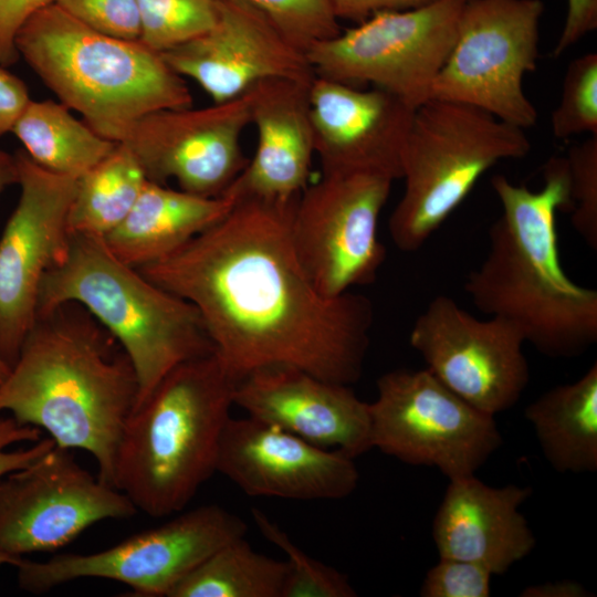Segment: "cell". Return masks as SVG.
Wrapping results in <instances>:
<instances>
[{"mask_svg":"<svg viewBox=\"0 0 597 597\" xmlns=\"http://www.w3.org/2000/svg\"><path fill=\"white\" fill-rule=\"evenodd\" d=\"M297 197H235L219 221L138 270L196 307L214 355L235 379L286 366L350 386L363 373L373 305L364 295L326 296L314 285L291 237Z\"/></svg>","mask_w":597,"mask_h":597,"instance_id":"obj_1","label":"cell"},{"mask_svg":"<svg viewBox=\"0 0 597 597\" xmlns=\"http://www.w3.org/2000/svg\"><path fill=\"white\" fill-rule=\"evenodd\" d=\"M138 383L118 342L81 305L39 314L0 384V412L88 452L113 486L114 462ZM114 488V486H113Z\"/></svg>","mask_w":597,"mask_h":597,"instance_id":"obj_2","label":"cell"},{"mask_svg":"<svg viewBox=\"0 0 597 597\" xmlns=\"http://www.w3.org/2000/svg\"><path fill=\"white\" fill-rule=\"evenodd\" d=\"M542 172L536 191L492 177L502 212L464 290L480 312L513 323L540 353L574 357L597 343V291L574 282L559 258L556 214L569 207L566 157L552 156Z\"/></svg>","mask_w":597,"mask_h":597,"instance_id":"obj_3","label":"cell"},{"mask_svg":"<svg viewBox=\"0 0 597 597\" xmlns=\"http://www.w3.org/2000/svg\"><path fill=\"white\" fill-rule=\"evenodd\" d=\"M214 353L172 368L126 420L113 486L153 517L181 512L217 472L238 384Z\"/></svg>","mask_w":597,"mask_h":597,"instance_id":"obj_4","label":"cell"},{"mask_svg":"<svg viewBox=\"0 0 597 597\" xmlns=\"http://www.w3.org/2000/svg\"><path fill=\"white\" fill-rule=\"evenodd\" d=\"M22 57L70 109L101 136L139 117L192 105L184 78L139 40L105 34L55 3L34 13L15 38Z\"/></svg>","mask_w":597,"mask_h":597,"instance_id":"obj_5","label":"cell"},{"mask_svg":"<svg viewBox=\"0 0 597 597\" xmlns=\"http://www.w3.org/2000/svg\"><path fill=\"white\" fill-rule=\"evenodd\" d=\"M64 303L83 306L118 342L136 374L135 407L172 368L213 353L196 307L121 261L103 238L71 233L44 275L38 315Z\"/></svg>","mask_w":597,"mask_h":597,"instance_id":"obj_6","label":"cell"},{"mask_svg":"<svg viewBox=\"0 0 597 597\" xmlns=\"http://www.w3.org/2000/svg\"><path fill=\"white\" fill-rule=\"evenodd\" d=\"M530 150L523 128L483 109L437 98L419 105L401 155L404 191L388 221L395 245L420 249L484 172Z\"/></svg>","mask_w":597,"mask_h":597,"instance_id":"obj_7","label":"cell"},{"mask_svg":"<svg viewBox=\"0 0 597 597\" xmlns=\"http://www.w3.org/2000/svg\"><path fill=\"white\" fill-rule=\"evenodd\" d=\"M371 448L449 480L474 475L502 444L494 416L462 399L426 369L377 379L369 404Z\"/></svg>","mask_w":597,"mask_h":597,"instance_id":"obj_8","label":"cell"},{"mask_svg":"<svg viewBox=\"0 0 597 597\" xmlns=\"http://www.w3.org/2000/svg\"><path fill=\"white\" fill-rule=\"evenodd\" d=\"M465 0L374 13L306 52L315 75L385 90L413 108L430 100L431 85L454 44Z\"/></svg>","mask_w":597,"mask_h":597,"instance_id":"obj_9","label":"cell"},{"mask_svg":"<svg viewBox=\"0 0 597 597\" xmlns=\"http://www.w3.org/2000/svg\"><path fill=\"white\" fill-rule=\"evenodd\" d=\"M543 11L541 0H465L430 98L470 105L523 129L533 126L537 111L523 78L536 69Z\"/></svg>","mask_w":597,"mask_h":597,"instance_id":"obj_10","label":"cell"},{"mask_svg":"<svg viewBox=\"0 0 597 597\" xmlns=\"http://www.w3.org/2000/svg\"><path fill=\"white\" fill-rule=\"evenodd\" d=\"M247 532L240 516L207 504L100 552L64 553L43 562L21 557L18 582L29 593L43 594L75 579L104 578L130 587L134 596L168 597L208 556Z\"/></svg>","mask_w":597,"mask_h":597,"instance_id":"obj_11","label":"cell"},{"mask_svg":"<svg viewBox=\"0 0 597 597\" xmlns=\"http://www.w3.org/2000/svg\"><path fill=\"white\" fill-rule=\"evenodd\" d=\"M394 180L371 171L322 172L298 195L293 245L324 295L338 296L375 279L386 256L378 220Z\"/></svg>","mask_w":597,"mask_h":597,"instance_id":"obj_12","label":"cell"},{"mask_svg":"<svg viewBox=\"0 0 597 597\" xmlns=\"http://www.w3.org/2000/svg\"><path fill=\"white\" fill-rule=\"evenodd\" d=\"M136 512L124 493L93 476L72 450L54 446L0 479V551L14 557L53 552L98 522Z\"/></svg>","mask_w":597,"mask_h":597,"instance_id":"obj_13","label":"cell"},{"mask_svg":"<svg viewBox=\"0 0 597 597\" xmlns=\"http://www.w3.org/2000/svg\"><path fill=\"white\" fill-rule=\"evenodd\" d=\"M14 155L20 196L0 237V357L9 368L36 320L43 277L66 253L77 180L42 168L24 150Z\"/></svg>","mask_w":597,"mask_h":597,"instance_id":"obj_14","label":"cell"},{"mask_svg":"<svg viewBox=\"0 0 597 597\" xmlns=\"http://www.w3.org/2000/svg\"><path fill=\"white\" fill-rule=\"evenodd\" d=\"M409 343L443 385L493 416L513 407L530 380L520 329L499 316L478 318L447 295L416 318Z\"/></svg>","mask_w":597,"mask_h":597,"instance_id":"obj_15","label":"cell"},{"mask_svg":"<svg viewBox=\"0 0 597 597\" xmlns=\"http://www.w3.org/2000/svg\"><path fill=\"white\" fill-rule=\"evenodd\" d=\"M251 124V92L203 108H165L125 126L114 142L126 145L150 181L174 179L179 189L221 196L249 159L241 136Z\"/></svg>","mask_w":597,"mask_h":597,"instance_id":"obj_16","label":"cell"},{"mask_svg":"<svg viewBox=\"0 0 597 597\" xmlns=\"http://www.w3.org/2000/svg\"><path fill=\"white\" fill-rule=\"evenodd\" d=\"M160 55L213 103L240 97L264 80L311 82L315 76L306 52L244 0H217V18L208 31Z\"/></svg>","mask_w":597,"mask_h":597,"instance_id":"obj_17","label":"cell"},{"mask_svg":"<svg viewBox=\"0 0 597 597\" xmlns=\"http://www.w3.org/2000/svg\"><path fill=\"white\" fill-rule=\"evenodd\" d=\"M217 472L250 496L303 501L344 499L359 480L353 458L250 416L227 422Z\"/></svg>","mask_w":597,"mask_h":597,"instance_id":"obj_18","label":"cell"},{"mask_svg":"<svg viewBox=\"0 0 597 597\" xmlns=\"http://www.w3.org/2000/svg\"><path fill=\"white\" fill-rule=\"evenodd\" d=\"M322 172L371 171L401 178L415 109L396 95L315 75L308 88Z\"/></svg>","mask_w":597,"mask_h":597,"instance_id":"obj_19","label":"cell"},{"mask_svg":"<svg viewBox=\"0 0 597 597\" xmlns=\"http://www.w3.org/2000/svg\"><path fill=\"white\" fill-rule=\"evenodd\" d=\"M233 400L247 416L349 458L373 449L369 404L349 385L294 367L272 366L241 378Z\"/></svg>","mask_w":597,"mask_h":597,"instance_id":"obj_20","label":"cell"},{"mask_svg":"<svg viewBox=\"0 0 597 597\" xmlns=\"http://www.w3.org/2000/svg\"><path fill=\"white\" fill-rule=\"evenodd\" d=\"M530 486L488 485L475 475L450 480L432 522L440 557L470 561L503 575L536 544L520 506Z\"/></svg>","mask_w":597,"mask_h":597,"instance_id":"obj_21","label":"cell"},{"mask_svg":"<svg viewBox=\"0 0 597 597\" xmlns=\"http://www.w3.org/2000/svg\"><path fill=\"white\" fill-rule=\"evenodd\" d=\"M311 82L269 78L250 90L256 148L226 191L234 197L289 200L308 185L315 155L308 102Z\"/></svg>","mask_w":597,"mask_h":597,"instance_id":"obj_22","label":"cell"},{"mask_svg":"<svg viewBox=\"0 0 597 597\" xmlns=\"http://www.w3.org/2000/svg\"><path fill=\"white\" fill-rule=\"evenodd\" d=\"M235 197H202L147 180L130 212L104 239L124 263L139 269L166 258L219 221Z\"/></svg>","mask_w":597,"mask_h":597,"instance_id":"obj_23","label":"cell"},{"mask_svg":"<svg viewBox=\"0 0 597 597\" xmlns=\"http://www.w3.org/2000/svg\"><path fill=\"white\" fill-rule=\"evenodd\" d=\"M547 462L558 472L597 470V364L525 408Z\"/></svg>","mask_w":597,"mask_h":597,"instance_id":"obj_24","label":"cell"},{"mask_svg":"<svg viewBox=\"0 0 597 597\" xmlns=\"http://www.w3.org/2000/svg\"><path fill=\"white\" fill-rule=\"evenodd\" d=\"M11 133L42 168L78 178L117 145L76 119L61 102L30 101Z\"/></svg>","mask_w":597,"mask_h":597,"instance_id":"obj_25","label":"cell"},{"mask_svg":"<svg viewBox=\"0 0 597 597\" xmlns=\"http://www.w3.org/2000/svg\"><path fill=\"white\" fill-rule=\"evenodd\" d=\"M147 180L132 150L117 143L77 178L67 218L70 233L105 238L130 212Z\"/></svg>","mask_w":597,"mask_h":597,"instance_id":"obj_26","label":"cell"},{"mask_svg":"<svg viewBox=\"0 0 597 597\" xmlns=\"http://www.w3.org/2000/svg\"><path fill=\"white\" fill-rule=\"evenodd\" d=\"M286 561L254 551L245 536L218 548L168 597H282Z\"/></svg>","mask_w":597,"mask_h":597,"instance_id":"obj_27","label":"cell"},{"mask_svg":"<svg viewBox=\"0 0 597 597\" xmlns=\"http://www.w3.org/2000/svg\"><path fill=\"white\" fill-rule=\"evenodd\" d=\"M251 516L260 533L287 557V574L282 597L357 596L347 575L308 556L262 510L253 507Z\"/></svg>","mask_w":597,"mask_h":597,"instance_id":"obj_28","label":"cell"},{"mask_svg":"<svg viewBox=\"0 0 597 597\" xmlns=\"http://www.w3.org/2000/svg\"><path fill=\"white\" fill-rule=\"evenodd\" d=\"M139 41L163 53L208 31L217 18V0H136Z\"/></svg>","mask_w":597,"mask_h":597,"instance_id":"obj_29","label":"cell"},{"mask_svg":"<svg viewBox=\"0 0 597 597\" xmlns=\"http://www.w3.org/2000/svg\"><path fill=\"white\" fill-rule=\"evenodd\" d=\"M556 138L597 135V54L589 52L567 66L559 104L552 113Z\"/></svg>","mask_w":597,"mask_h":597,"instance_id":"obj_30","label":"cell"},{"mask_svg":"<svg viewBox=\"0 0 597 597\" xmlns=\"http://www.w3.org/2000/svg\"><path fill=\"white\" fill-rule=\"evenodd\" d=\"M262 11L297 48L307 52L315 43L342 30L329 0H244Z\"/></svg>","mask_w":597,"mask_h":597,"instance_id":"obj_31","label":"cell"},{"mask_svg":"<svg viewBox=\"0 0 597 597\" xmlns=\"http://www.w3.org/2000/svg\"><path fill=\"white\" fill-rule=\"evenodd\" d=\"M566 157L573 228L597 249V135L573 145Z\"/></svg>","mask_w":597,"mask_h":597,"instance_id":"obj_32","label":"cell"},{"mask_svg":"<svg viewBox=\"0 0 597 597\" xmlns=\"http://www.w3.org/2000/svg\"><path fill=\"white\" fill-rule=\"evenodd\" d=\"M66 13L108 35L138 40L140 23L136 0H54Z\"/></svg>","mask_w":597,"mask_h":597,"instance_id":"obj_33","label":"cell"},{"mask_svg":"<svg viewBox=\"0 0 597 597\" xmlns=\"http://www.w3.org/2000/svg\"><path fill=\"white\" fill-rule=\"evenodd\" d=\"M493 575L480 564L440 557L426 574L419 595L422 597H488Z\"/></svg>","mask_w":597,"mask_h":597,"instance_id":"obj_34","label":"cell"},{"mask_svg":"<svg viewBox=\"0 0 597 597\" xmlns=\"http://www.w3.org/2000/svg\"><path fill=\"white\" fill-rule=\"evenodd\" d=\"M55 446L51 438L41 439V430L19 423L12 416L0 417V479L20 470Z\"/></svg>","mask_w":597,"mask_h":597,"instance_id":"obj_35","label":"cell"},{"mask_svg":"<svg viewBox=\"0 0 597 597\" xmlns=\"http://www.w3.org/2000/svg\"><path fill=\"white\" fill-rule=\"evenodd\" d=\"M54 0H0V65L8 67L19 60L15 38L21 27Z\"/></svg>","mask_w":597,"mask_h":597,"instance_id":"obj_36","label":"cell"},{"mask_svg":"<svg viewBox=\"0 0 597 597\" xmlns=\"http://www.w3.org/2000/svg\"><path fill=\"white\" fill-rule=\"evenodd\" d=\"M567 3L565 23L554 48L555 57L597 28V0H567Z\"/></svg>","mask_w":597,"mask_h":597,"instance_id":"obj_37","label":"cell"},{"mask_svg":"<svg viewBox=\"0 0 597 597\" xmlns=\"http://www.w3.org/2000/svg\"><path fill=\"white\" fill-rule=\"evenodd\" d=\"M30 101L25 83L0 65V137L11 133Z\"/></svg>","mask_w":597,"mask_h":597,"instance_id":"obj_38","label":"cell"},{"mask_svg":"<svg viewBox=\"0 0 597 597\" xmlns=\"http://www.w3.org/2000/svg\"><path fill=\"white\" fill-rule=\"evenodd\" d=\"M436 0H329L337 19L360 23L380 11H402L419 8Z\"/></svg>","mask_w":597,"mask_h":597,"instance_id":"obj_39","label":"cell"},{"mask_svg":"<svg viewBox=\"0 0 597 597\" xmlns=\"http://www.w3.org/2000/svg\"><path fill=\"white\" fill-rule=\"evenodd\" d=\"M591 595L584 585L570 579L531 585L520 594L522 597H587Z\"/></svg>","mask_w":597,"mask_h":597,"instance_id":"obj_40","label":"cell"},{"mask_svg":"<svg viewBox=\"0 0 597 597\" xmlns=\"http://www.w3.org/2000/svg\"><path fill=\"white\" fill-rule=\"evenodd\" d=\"M19 170L15 155L0 149V193L11 185H18Z\"/></svg>","mask_w":597,"mask_h":597,"instance_id":"obj_41","label":"cell"},{"mask_svg":"<svg viewBox=\"0 0 597 597\" xmlns=\"http://www.w3.org/2000/svg\"><path fill=\"white\" fill-rule=\"evenodd\" d=\"M21 557H14L0 551V567L4 564L15 566Z\"/></svg>","mask_w":597,"mask_h":597,"instance_id":"obj_42","label":"cell"},{"mask_svg":"<svg viewBox=\"0 0 597 597\" xmlns=\"http://www.w3.org/2000/svg\"><path fill=\"white\" fill-rule=\"evenodd\" d=\"M10 368L0 357V384L6 379L9 374Z\"/></svg>","mask_w":597,"mask_h":597,"instance_id":"obj_43","label":"cell"}]
</instances>
